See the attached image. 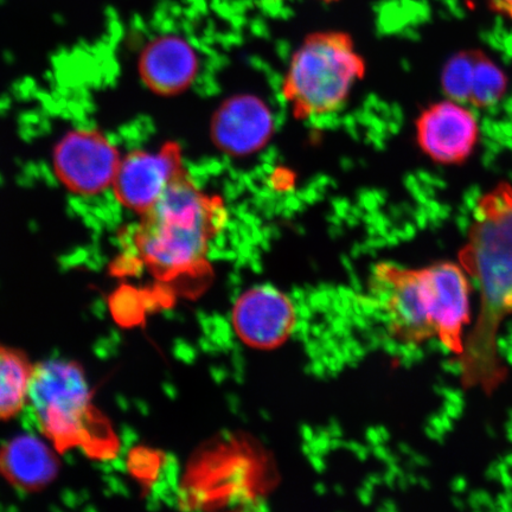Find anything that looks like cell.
<instances>
[{"label":"cell","instance_id":"obj_8","mask_svg":"<svg viewBox=\"0 0 512 512\" xmlns=\"http://www.w3.org/2000/svg\"><path fill=\"white\" fill-rule=\"evenodd\" d=\"M420 150L441 165L469 160L479 140V121L470 106L452 99L434 102L416 120Z\"/></svg>","mask_w":512,"mask_h":512},{"label":"cell","instance_id":"obj_13","mask_svg":"<svg viewBox=\"0 0 512 512\" xmlns=\"http://www.w3.org/2000/svg\"><path fill=\"white\" fill-rule=\"evenodd\" d=\"M60 456L43 435L18 434L0 445V478L22 494H38L59 477Z\"/></svg>","mask_w":512,"mask_h":512},{"label":"cell","instance_id":"obj_3","mask_svg":"<svg viewBox=\"0 0 512 512\" xmlns=\"http://www.w3.org/2000/svg\"><path fill=\"white\" fill-rule=\"evenodd\" d=\"M27 408L38 431L61 454L80 448L94 459L117 456L119 439L95 406L80 363L63 358L36 363Z\"/></svg>","mask_w":512,"mask_h":512},{"label":"cell","instance_id":"obj_6","mask_svg":"<svg viewBox=\"0 0 512 512\" xmlns=\"http://www.w3.org/2000/svg\"><path fill=\"white\" fill-rule=\"evenodd\" d=\"M117 146L95 128H75L54 147L53 168L64 188L95 196L112 188L121 162Z\"/></svg>","mask_w":512,"mask_h":512},{"label":"cell","instance_id":"obj_14","mask_svg":"<svg viewBox=\"0 0 512 512\" xmlns=\"http://www.w3.org/2000/svg\"><path fill=\"white\" fill-rule=\"evenodd\" d=\"M35 366L27 352L0 343V422L16 418L28 407Z\"/></svg>","mask_w":512,"mask_h":512},{"label":"cell","instance_id":"obj_1","mask_svg":"<svg viewBox=\"0 0 512 512\" xmlns=\"http://www.w3.org/2000/svg\"><path fill=\"white\" fill-rule=\"evenodd\" d=\"M459 264L479 291L476 322L457 358L460 380L467 390L491 395L508 377L498 335L512 316V184L499 183L478 198Z\"/></svg>","mask_w":512,"mask_h":512},{"label":"cell","instance_id":"obj_10","mask_svg":"<svg viewBox=\"0 0 512 512\" xmlns=\"http://www.w3.org/2000/svg\"><path fill=\"white\" fill-rule=\"evenodd\" d=\"M275 121L270 107L258 96L234 95L221 104L210 121V138L221 152L246 157L270 143Z\"/></svg>","mask_w":512,"mask_h":512},{"label":"cell","instance_id":"obj_7","mask_svg":"<svg viewBox=\"0 0 512 512\" xmlns=\"http://www.w3.org/2000/svg\"><path fill=\"white\" fill-rule=\"evenodd\" d=\"M185 171L182 147L174 142L155 151L127 153L121 159L112 185L115 200L142 216Z\"/></svg>","mask_w":512,"mask_h":512},{"label":"cell","instance_id":"obj_4","mask_svg":"<svg viewBox=\"0 0 512 512\" xmlns=\"http://www.w3.org/2000/svg\"><path fill=\"white\" fill-rule=\"evenodd\" d=\"M366 69L345 32L319 31L307 36L292 56L283 83V96L293 117L307 120L341 110Z\"/></svg>","mask_w":512,"mask_h":512},{"label":"cell","instance_id":"obj_5","mask_svg":"<svg viewBox=\"0 0 512 512\" xmlns=\"http://www.w3.org/2000/svg\"><path fill=\"white\" fill-rule=\"evenodd\" d=\"M369 302L395 341L418 345L438 338L439 292L432 265H377L370 278Z\"/></svg>","mask_w":512,"mask_h":512},{"label":"cell","instance_id":"obj_15","mask_svg":"<svg viewBox=\"0 0 512 512\" xmlns=\"http://www.w3.org/2000/svg\"><path fill=\"white\" fill-rule=\"evenodd\" d=\"M489 4L492 11L512 22V0H489Z\"/></svg>","mask_w":512,"mask_h":512},{"label":"cell","instance_id":"obj_2","mask_svg":"<svg viewBox=\"0 0 512 512\" xmlns=\"http://www.w3.org/2000/svg\"><path fill=\"white\" fill-rule=\"evenodd\" d=\"M133 229V260L163 285L200 291L213 274L211 243L226 228L222 198L197 187L187 171L179 176Z\"/></svg>","mask_w":512,"mask_h":512},{"label":"cell","instance_id":"obj_9","mask_svg":"<svg viewBox=\"0 0 512 512\" xmlns=\"http://www.w3.org/2000/svg\"><path fill=\"white\" fill-rule=\"evenodd\" d=\"M232 320L236 336L248 347L271 350L293 334L297 310L278 288L260 285L249 288L236 300Z\"/></svg>","mask_w":512,"mask_h":512},{"label":"cell","instance_id":"obj_12","mask_svg":"<svg viewBox=\"0 0 512 512\" xmlns=\"http://www.w3.org/2000/svg\"><path fill=\"white\" fill-rule=\"evenodd\" d=\"M200 60L194 47L175 34L158 35L145 44L138 60V72L145 87L160 96L187 91L195 82Z\"/></svg>","mask_w":512,"mask_h":512},{"label":"cell","instance_id":"obj_11","mask_svg":"<svg viewBox=\"0 0 512 512\" xmlns=\"http://www.w3.org/2000/svg\"><path fill=\"white\" fill-rule=\"evenodd\" d=\"M441 87L448 99L484 110L503 100L509 79L484 51L470 49L460 51L446 62Z\"/></svg>","mask_w":512,"mask_h":512}]
</instances>
